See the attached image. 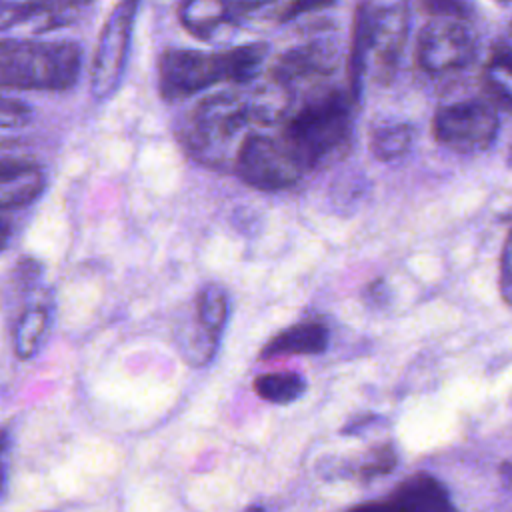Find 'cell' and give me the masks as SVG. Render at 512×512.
Returning a JSON list of instances; mask_svg holds the SVG:
<instances>
[{
	"label": "cell",
	"mask_w": 512,
	"mask_h": 512,
	"mask_svg": "<svg viewBox=\"0 0 512 512\" xmlns=\"http://www.w3.org/2000/svg\"><path fill=\"white\" fill-rule=\"evenodd\" d=\"M348 512H458L440 480L418 472L402 480L386 500L352 506Z\"/></svg>",
	"instance_id": "11"
},
{
	"label": "cell",
	"mask_w": 512,
	"mask_h": 512,
	"mask_svg": "<svg viewBox=\"0 0 512 512\" xmlns=\"http://www.w3.org/2000/svg\"><path fill=\"white\" fill-rule=\"evenodd\" d=\"M498 128L500 120L494 106L482 100L444 104L432 118L436 142L462 154L490 148L498 136Z\"/></svg>",
	"instance_id": "7"
},
{
	"label": "cell",
	"mask_w": 512,
	"mask_h": 512,
	"mask_svg": "<svg viewBox=\"0 0 512 512\" xmlns=\"http://www.w3.org/2000/svg\"><path fill=\"white\" fill-rule=\"evenodd\" d=\"M10 236H12V226L4 218H0V252L8 246Z\"/></svg>",
	"instance_id": "30"
},
{
	"label": "cell",
	"mask_w": 512,
	"mask_h": 512,
	"mask_svg": "<svg viewBox=\"0 0 512 512\" xmlns=\"http://www.w3.org/2000/svg\"><path fill=\"white\" fill-rule=\"evenodd\" d=\"M512 274V230L508 232V238L502 248V260H500V276Z\"/></svg>",
	"instance_id": "27"
},
{
	"label": "cell",
	"mask_w": 512,
	"mask_h": 512,
	"mask_svg": "<svg viewBox=\"0 0 512 512\" xmlns=\"http://www.w3.org/2000/svg\"><path fill=\"white\" fill-rule=\"evenodd\" d=\"M256 120L250 96L216 92L202 98L188 116L184 142L192 156L208 166H222L232 152L234 140Z\"/></svg>",
	"instance_id": "4"
},
{
	"label": "cell",
	"mask_w": 512,
	"mask_h": 512,
	"mask_svg": "<svg viewBox=\"0 0 512 512\" xmlns=\"http://www.w3.org/2000/svg\"><path fill=\"white\" fill-rule=\"evenodd\" d=\"M90 0H0V32L42 34L66 26Z\"/></svg>",
	"instance_id": "12"
},
{
	"label": "cell",
	"mask_w": 512,
	"mask_h": 512,
	"mask_svg": "<svg viewBox=\"0 0 512 512\" xmlns=\"http://www.w3.org/2000/svg\"><path fill=\"white\" fill-rule=\"evenodd\" d=\"M178 18L188 34L200 40H210L224 26L236 22L238 14L228 0H182Z\"/></svg>",
	"instance_id": "16"
},
{
	"label": "cell",
	"mask_w": 512,
	"mask_h": 512,
	"mask_svg": "<svg viewBox=\"0 0 512 512\" xmlns=\"http://www.w3.org/2000/svg\"><path fill=\"white\" fill-rule=\"evenodd\" d=\"M494 2H498V4H508V2H512V0H494Z\"/></svg>",
	"instance_id": "34"
},
{
	"label": "cell",
	"mask_w": 512,
	"mask_h": 512,
	"mask_svg": "<svg viewBox=\"0 0 512 512\" xmlns=\"http://www.w3.org/2000/svg\"><path fill=\"white\" fill-rule=\"evenodd\" d=\"M396 466V454H394V448L392 446H382L374 452V456L362 464L360 468V474L364 478H374V476H384L388 474L392 468Z\"/></svg>",
	"instance_id": "24"
},
{
	"label": "cell",
	"mask_w": 512,
	"mask_h": 512,
	"mask_svg": "<svg viewBox=\"0 0 512 512\" xmlns=\"http://www.w3.org/2000/svg\"><path fill=\"white\" fill-rule=\"evenodd\" d=\"M10 456H12V434L10 428H0V500L6 494L10 478Z\"/></svg>",
	"instance_id": "26"
},
{
	"label": "cell",
	"mask_w": 512,
	"mask_h": 512,
	"mask_svg": "<svg viewBox=\"0 0 512 512\" xmlns=\"http://www.w3.org/2000/svg\"><path fill=\"white\" fill-rule=\"evenodd\" d=\"M50 320H52V306L48 296H38L22 308V312L16 318L14 336H12L14 352L18 358L28 360L34 354H38L48 334Z\"/></svg>",
	"instance_id": "17"
},
{
	"label": "cell",
	"mask_w": 512,
	"mask_h": 512,
	"mask_svg": "<svg viewBox=\"0 0 512 512\" xmlns=\"http://www.w3.org/2000/svg\"><path fill=\"white\" fill-rule=\"evenodd\" d=\"M414 140V130L408 124H386L370 132V152L380 162H392L404 156Z\"/></svg>",
	"instance_id": "21"
},
{
	"label": "cell",
	"mask_w": 512,
	"mask_h": 512,
	"mask_svg": "<svg viewBox=\"0 0 512 512\" xmlns=\"http://www.w3.org/2000/svg\"><path fill=\"white\" fill-rule=\"evenodd\" d=\"M266 54L264 42L224 52L168 48L158 58V92L166 102H178L216 84H248L262 70Z\"/></svg>",
	"instance_id": "1"
},
{
	"label": "cell",
	"mask_w": 512,
	"mask_h": 512,
	"mask_svg": "<svg viewBox=\"0 0 512 512\" xmlns=\"http://www.w3.org/2000/svg\"><path fill=\"white\" fill-rule=\"evenodd\" d=\"M368 20H370V8L366 4H360L356 8L354 26H352V42H350V56H348V90L352 102L360 98V86H362V74L368 66Z\"/></svg>",
	"instance_id": "18"
},
{
	"label": "cell",
	"mask_w": 512,
	"mask_h": 512,
	"mask_svg": "<svg viewBox=\"0 0 512 512\" xmlns=\"http://www.w3.org/2000/svg\"><path fill=\"white\" fill-rule=\"evenodd\" d=\"M328 346V330L324 324L306 320L288 326L274 334L260 350L262 360L294 356V354H320Z\"/></svg>",
	"instance_id": "15"
},
{
	"label": "cell",
	"mask_w": 512,
	"mask_h": 512,
	"mask_svg": "<svg viewBox=\"0 0 512 512\" xmlns=\"http://www.w3.org/2000/svg\"><path fill=\"white\" fill-rule=\"evenodd\" d=\"M336 0H290L288 4L282 6V12H280V22H290L298 16H304V14H310V12H316V10H322V8H330Z\"/></svg>",
	"instance_id": "25"
},
{
	"label": "cell",
	"mask_w": 512,
	"mask_h": 512,
	"mask_svg": "<svg viewBox=\"0 0 512 512\" xmlns=\"http://www.w3.org/2000/svg\"><path fill=\"white\" fill-rule=\"evenodd\" d=\"M352 98L328 92L298 108L284 124L282 142L304 170L338 152L350 136Z\"/></svg>",
	"instance_id": "3"
},
{
	"label": "cell",
	"mask_w": 512,
	"mask_h": 512,
	"mask_svg": "<svg viewBox=\"0 0 512 512\" xmlns=\"http://www.w3.org/2000/svg\"><path fill=\"white\" fill-rule=\"evenodd\" d=\"M502 478H504L506 482H512V464H510V462L502 464Z\"/></svg>",
	"instance_id": "31"
},
{
	"label": "cell",
	"mask_w": 512,
	"mask_h": 512,
	"mask_svg": "<svg viewBox=\"0 0 512 512\" xmlns=\"http://www.w3.org/2000/svg\"><path fill=\"white\" fill-rule=\"evenodd\" d=\"M484 82L492 96L512 108V50L506 42H498L484 66Z\"/></svg>",
	"instance_id": "19"
},
{
	"label": "cell",
	"mask_w": 512,
	"mask_h": 512,
	"mask_svg": "<svg viewBox=\"0 0 512 512\" xmlns=\"http://www.w3.org/2000/svg\"><path fill=\"white\" fill-rule=\"evenodd\" d=\"M418 64L428 74L466 68L476 54V40L466 20L434 18L418 36Z\"/></svg>",
	"instance_id": "8"
},
{
	"label": "cell",
	"mask_w": 512,
	"mask_h": 512,
	"mask_svg": "<svg viewBox=\"0 0 512 512\" xmlns=\"http://www.w3.org/2000/svg\"><path fill=\"white\" fill-rule=\"evenodd\" d=\"M32 110L14 98L0 94V130H16L30 122Z\"/></svg>",
	"instance_id": "22"
},
{
	"label": "cell",
	"mask_w": 512,
	"mask_h": 512,
	"mask_svg": "<svg viewBox=\"0 0 512 512\" xmlns=\"http://www.w3.org/2000/svg\"><path fill=\"white\" fill-rule=\"evenodd\" d=\"M406 4H390L370 12L368 20V62L374 64L378 80L388 82L400 62L408 36Z\"/></svg>",
	"instance_id": "10"
},
{
	"label": "cell",
	"mask_w": 512,
	"mask_h": 512,
	"mask_svg": "<svg viewBox=\"0 0 512 512\" xmlns=\"http://www.w3.org/2000/svg\"><path fill=\"white\" fill-rule=\"evenodd\" d=\"M228 320V296L222 286L206 284L194 300V324L182 338V354L194 366H204L218 350Z\"/></svg>",
	"instance_id": "9"
},
{
	"label": "cell",
	"mask_w": 512,
	"mask_h": 512,
	"mask_svg": "<svg viewBox=\"0 0 512 512\" xmlns=\"http://www.w3.org/2000/svg\"><path fill=\"white\" fill-rule=\"evenodd\" d=\"M138 6L140 0H120L102 26L90 68V90L98 100L110 98L124 78Z\"/></svg>",
	"instance_id": "5"
},
{
	"label": "cell",
	"mask_w": 512,
	"mask_h": 512,
	"mask_svg": "<svg viewBox=\"0 0 512 512\" xmlns=\"http://www.w3.org/2000/svg\"><path fill=\"white\" fill-rule=\"evenodd\" d=\"M338 50L330 40H312L284 52L270 70V78L290 90L294 84L332 74Z\"/></svg>",
	"instance_id": "13"
},
{
	"label": "cell",
	"mask_w": 512,
	"mask_h": 512,
	"mask_svg": "<svg viewBox=\"0 0 512 512\" xmlns=\"http://www.w3.org/2000/svg\"><path fill=\"white\" fill-rule=\"evenodd\" d=\"M82 70V48L66 40H0V88L64 92Z\"/></svg>",
	"instance_id": "2"
},
{
	"label": "cell",
	"mask_w": 512,
	"mask_h": 512,
	"mask_svg": "<svg viewBox=\"0 0 512 512\" xmlns=\"http://www.w3.org/2000/svg\"><path fill=\"white\" fill-rule=\"evenodd\" d=\"M234 8V12L240 16V14H246V12H252L256 8H262L266 4H270L272 0H228Z\"/></svg>",
	"instance_id": "28"
},
{
	"label": "cell",
	"mask_w": 512,
	"mask_h": 512,
	"mask_svg": "<svg viewBox=\"0 0 512 512\" xmlns=\"http://www.w3.org/2000/svg\"><path fill=\"white\" fill-rule=\"evenodd\" d=\"M422 10L434 14V18H458L468 20L470 10L466 0H420Z\"/></svg>",
	"instance_id": "23"
},
{
	"label": "cell",
	"mask_w": 512,
	"mask_h": 512,
	"mask_svg": "<svg viewBox=\"0 0 512 512\" xmlns=\"http://www.w3.org/2000/svg\"><path fill=\"white\" fill-rule=\"evenodd\" d=\"M232 164L242 182L268 192L296 184L306 172L280 138L264 134L246 136Z\"/></svg>",
	"instance_id": "6"
},
{
	"label": "cell",
	"mask_w": 512,
	"mask_h": 512,
	"mask_svg": "<svg viewBox=\"0 0 512 512\" xmlns=\"http://www.w3.org/2000/svg\"><path fill=\"white\" fill-rule=\"evenodd\" d=\"M508 46H510V50H512V20H510V26H508V40H504Z\"/></svg>",
	"instance_id": "32"
},
{
	"label": "cell",
	"mask_w": 512,
	"mask_h": 512,
	"mask_svg": "<svg viewBox=\"0 0 512 512\" xmlns=\"http://www.w3.org/2000/svg\"><path fill=\"white\" fill-rule=\"evenodd\" d=\"M254 392L272 404H290L306 390V382L296 372H266L254 378Z\"/></svg>",
	"instance_id": "20"
},
{
	"label": "cell",
	"mask_w": 512,
	"mask_h": 512,
	"mask_svg": "<svg viewBox=\"0 0 512 512\" xmlns=\"http://www.w3.org/2000/svg\"><path fill=\"white\" fill-rule=\"evenodd\" d=\"M44 188L46 176L40 166L0 158V210L28 206L42 196Z\"/></svg>",
	"instance_id": "14"
},
{
	"label": "cell",
	"mask_w": 512,
	"mask_h": 512,
	"mask_svg": "<svg viewBox=\"0 0 512 512\" xmlns=\"http://www.w3.org/2000/svg\"><path fill=\"white\" fill-rule=\"evenodd\" d=\"M500 292L508 306H512V274L500 276Z\"/></svg>",
	"instance_id": "29"
},
{
	"label": "cell",
	"mask_w": 512,
	"mask_h": 512,
	"mask_svg": "<svg viewBox=\"0 0 512 512\" xmlns=\"http://www.w3.org/2000/svg\"><path fill=\"white\" fill-rule=\"evenodd\" d=\"M244 512H264L260 506H248Z\"/></svg>",
	"instance_id": "33"
}]
</instances>
